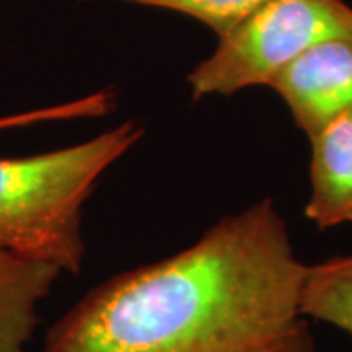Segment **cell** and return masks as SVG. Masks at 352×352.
Masks as SVG:
<instances>
[{
  "mask_svg": "<svg viewBox=\"0 0 352 352\" xmlns=\"http://www.w3.org/2000/svg\"><path fill=\"white\" fill-rule=\"evenodd\" d=\"M309 198L305 217L317 229L352 223V108L309 138Z\"/></svg>",
  "mask_w": 352,
  "mask_h": 352,
  "instance_id": "5b68a950",
  "label": "cell"
},
{
  "mask_svg": "<svg viewBox=\"0 0 352 352\" xmlns=\"http://www.w3.org/2000/svg\"><path fill=\"white\" fill-rule=\"evenodd\" d=\"M307 274L272 198L188 249L108 278L50 329L43 352H317Z\"/></svg>",
  "mask_w": 352,
  "mask_h": 352,
  "instance_id": "6da1fadb",
  "label": "cell"
},
{
  "mask_svg": "<svg viewBox=\"0 0 352 352\" xmlns=\"http://www.w3.org/2000/svg\"><path fill=\"white\" fill-rule=\"evenodd\" d=\"M143 133L135 122H124L73 147L0 159V247L76 274L87 251L82 206Z\"/></svg>",
  "mask_w": 352,
  "mask_h": 352,
  "instance_id": "7a4b0ae2",
  "label": "cell"
},
{
  "mask_svg": "<svg viewBox=\"0 0 352 352\" xmlns=\"http://www.w3.org/2000/svg\"><path fill=\"white\" fill-rule=\"evenodd\" d=\"M61 272L0 247V352H25L38 327V305Z\"/></svg>",
  "mask_w": 352,
  "mask_h": 352,
  "instance_id": "8992f818",
  "label": "cell"
},
{
  "mask_svg": "<svg viewBox=\"0 0 352 352\" xmlns=\"http://www.w3.org/2000/svg\"><path fill=\"white\" fill-rule=\"evenodd\" d=\"M122 2L186 14L204 25H208L210 30H214L217 38H221L233 28H237L266 0H122Z\"/></svg>",
  "mask_w": 352,
  "mask_h": 352,
  "instance_id": "ba28073f",
  "label": "cell"
},
{
  "mask_svg": "<svg viewBox=\"0 0 352 352\" xmlns=\"http://www.w3.org/2000/svg\"><path fill=\"white\" fill-rule=\"evenodd\" d=\"M339 36H352V6L344 0H266L190 71L192 98L270 87L303 51Z\"/></svg>",
  "mask_w": 352,
  "mask_h": 352,
  "instance_id": "3957f363",
  "label": "cell"
},
{
  "mask_svg": "<svg viewBox=\"0 0 352 352\" xmlns=\"http://www.w3.org/2000/svg\"><path fill=\"white\" fill-rule=\"evenodd\" d=\"M116 106V94L112 88H106L100 92L88 94L85 98H78L73 102H65L59 106L32 110L16 116H4L0 118V129L4 127L28 126V124H38V122H51V120H73V118H98L110 113Z\"/></svg>",
  "mask_w": 352,
  "mask_h": 352,
  "instance_id": "9c48e42d",
  "label": "cell"
},
{
  "mask_svg": "<svg viewBox=\"0 0 352 352\" xmlns=\"http://www.w3.org/2000/svg\"><path fill=\"white\" fill-rule=\"evenodd\" d=\"M302 314L352 337V254L307 264Z\"/></svg>",
  "mask_w": 352,
  "mask_h": 352,
  "instance_id": "52a82bcc",
  "label": "cell"
},
{
  "mask_svg": "<svg viewBox=\"0 0 352 352\" xmlns=\"http://www.w3.org/2000/svg\"><path fill=\"white\" fill-rule=\"evenodd\" d=\"M307 139L352 108V36L329 38L303 51L270 87Z\"/></svg>",
  "mask_w": 352,
  "mask_h": 352,
  "instance_id": "277c9868",
  "label": "cell"
}]
</instances>
